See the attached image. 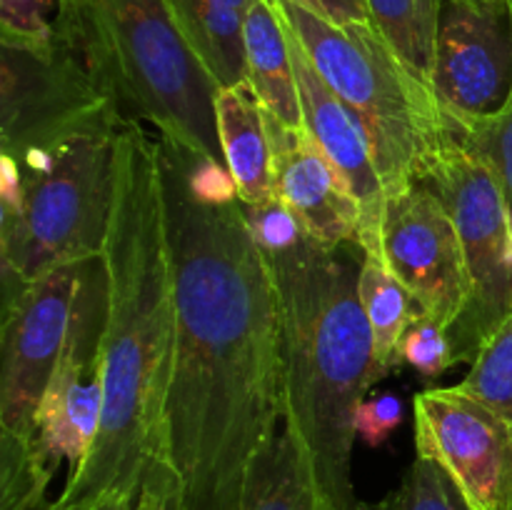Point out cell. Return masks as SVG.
Segmentation results:
<instances>
[{"label": "cell", "mask_w": 512, "mask_h": 510, "mask_svg": "<svg viewBox=\"0 0 512 510\" xmlns=\"http://www.w3.org/2000/svg\"><path fill=\"white\" fill-rule=\"evenodd\" d=\"M155 148L175 300L168 460L180 510H238L285 415L278 293L243 200L198 198L183 145Z\"/></svg>", "instance_id": "6da1fadb"}, {"label": "cell", "mask_w": 512, "mask_h": 510, "mask_svg": "<svg viewBox=\"0 0 512 510\" xmlns=\"http://www.w3.org/2000/svg\"><path fill=\"white\" fill-rule=\"evenodd\" d=\"M103 265V418L85 463L68 475L60 510H85L105 498L135 505L150 488L178 490L168 460L175 300L158 148L133 118H125L118 133Z\"/></svg>", "instance_id": "7a4b0ae2"}, {"label": "cell", "mask_w": 512, "mask_h": 510, "mask_svg": "<svg viewBox=\"0 0 512 510\" xmlns=\"http://www.w3.org/2000/svg\"><path fill=\"white\" fill-rule=\"evenodd\" d=\"M263 255L278 293L285 415L330 505L363 510L353 490L355 410L388 375L358 293L365 250L305 233L293 248Z\"/></svg>", "instance_id": "3957f363"}, {"label": "cell", "mask_w": 512, "mask_h": 510, "mask_svg": "<svg viewBox=\"0 0 512 510\" xmlns=\"http://www.w3.org/2000/svg\"><path fill=\"white\" fill-rule=\"evenodd\" d=\"M55 40L118 103L123 118L225 163L215 118L218 83L165 0H55Z\"/></svg>", "instance_id": "277c9868"}, {"label": "cell", "mask_w": 512, "mask_h": 510, "mask_svg": "<svg viewBox=\"0 0 512 510\" xmlns=\"http://www.w3.org/2000/svg\"><path fill=\"white\" fill-rule=\"evenodd\" d=\"M123 120L120 108H108L45 148L10 155L23 200L15 213H0L3 293L58 265L103 258Z\"/></svg>", "instance_id": "5b68a950"}, {"label": "cell", "mask_w": 512, "mask_h": 510, "mask_svg": "<svg viewBox=\"0 0 512 510\" xmlns=\"http://www.w3.org/2000/svg\"><path fill=\"white\" fill-rule=\"evenodd\" d=\"M275 5L320 78L363 125L385 193L413 185L453 140L433 88L405 68L373 23L333 25L290 0Z\"/></svg>", "instance_id": "8992f818"}, {"label": "cell", "mask_w": 512, "mask_h": 510, "mask_svg": "<svg viewBox=\"0 0 512 510\" xmlns=\"http://www.w3.org/2000/svg\"><path fill=\"white\" fill-rule=\"evenodd\" d=\"M418 183L428 185L453 215L463 240L473 295L448 330L453 365L473 363L483 345L512 313V235L510 210L490 165L450 140L433 155Z\"/></svg>", "instance_id": "52a82bcc"}, {"label": "cell", "mask_w": 512, "mask_h": 510, "mask_svg": "<svg viewBox=\"0 0 512 510\" xmlns=\"http://www.w3.org/2000/svg\"><path fill=\"white\" fill-rule=\"evenodd\" d=\"M105 265L85 260L70 315L68 338L45 388L33 425V445L50 470L68 463L73 475L88 458L103 418Z\"/></svg>", "instance_id": "ba28073f"}, {"label": "cell", "mask_w": 512, "mask_h": 510, "mask_svg": "<svg viewBox=\"0 0 512 510\" xmlns=\"http://www.w3.org/2000/svg\"><path fill=\"white\" fill-rule=\"evenodd\" d=\"M83 263L58 265L33 283L3 293V325H0V430L3 433L33 440L35 413L68 338Z\"/></svg>", "instance_id": "9c48e42d"}, {"label": "cell", "mask_w": 512, "mask_h": 510, "mask_svg": "<svg viewBox=\"0 0 512 510\" xmlns=\"http://www.w3.org/2000/svg\"><path fill=\"white\" fill-rule=\"evenodd\" d=\"M430 88L448 128L493 118L512 98V0H440Z\"/></svg>", "instance_id": "30bf717a"}, {"label": "cell", "mask_w": 512, "mask_h": 510, "mask_svg": "<svg viewBox=\"0 0 512 510\" xmlns=\"http://www.w3.org/2000/svg\"><path fill=\"white\" fill-rule=\"evenodd\" d=\"M418 455L435 460L475 510H512V420L453 388L415 395Z\"/></svg>", "instance_id": "8fae6325"}, {"label": "cell", "mask_w": 512, "mask_h": 510, "mask_svg": "<svg viewBox=\"0 0 512 510\" xmlns=\"http://www.w3.org/2000/svg\"><path fill=\"white\" fill-rule=\"evenodd\" d=\"M108 108H118V103L58 40L48 55L0 45L3 155L45 148Z\"/></svg>", "instance_id": "7c38bea8"}, {"label": "cell", "mask_w": 512, "mask_h": 510, "mask_svg": "<svg viewBox=\"0 0 512 510\" xmlns=\"http://www.w3.org/2000/svg\"><path fill=\"white\" fill-rule=\"evenodd\" d=\"M383 260L413 295L415 305L443 328H453L468 308L473 283L463 240L453 215L428 185L415 180L400 193L388 195Z\"/></svg>", "instance_id": "4fadbf2b"}, {"label": "cell", "mask_w": 512, "mask_h": 510, "mask_svg": "<svg viewBox=\"0 0 512 510\" xmlns=\"http://www.w3.org/2000/svg\"><path fill=\"white\" fill-rule=\"evenodd\" d=\"M288 40L305 128L318 140L325 155L338 165V170L353 190L355 200H358L363 250L383 258V215L388 193H385V185L380 180L368 135H365L358 118L350 113L348 105L320 78V73L310 63L308 53L290 28Z\"/></svg>", "instance_id": "5bb4252c"}, {"label": "cell", "mask_w": 512, "mask_h": 510, "mask_svg": "<svg viewBox=\"0 0 512 510\" xmlns=\"http://www.w3.org/2000/svg\"><path fill=\"white\" fill-rule=\"evenodd\" d=\"M275 198L325 245L360 243V205L338 165L308 128H285L265 113Z\"/></svg>", "instance_id": "9a60e30c"}, {"label": "cell", "mask_w": 512, "mask_h": 510, "mask_svg": "<svg viewBox=\"0 0 512 510\" xmlns=\"http://www.w3.org/2000/svg\"><path fill=\"white\" fill-rule=\"evenodd\" d=\"M238 510H335L288 415L250 463Z\"/></svg>", "instance_id": "2e32d148"}, {"label": "cell", "mask_w": 512, "mask_h": 510, "mask_svg": "<svg viewBox=\"0 0 512 510\" xmlns=\"http://www.w3.org/2000/svg\"><path fill=\"white\" fill-rule=\"evenodd\" d=\"M215 118L225 165L245 205H263L275 198L270 138L265 110L250 83L220 88L215 95Z\"/></svg>", "instance_id": "e0dca14e"}, {"label": "cell", "mask_w": 512, "mask_h": 510, "mask_svg": "<svg viewBox=\"0 0 512 510\" xmlns=\"http://www.w3.org/2000/svg\"><path fill=\"white\" fill-rule=\"evenodd\" d=\"M245 63L265 113L285 128H305L288 28L275 0H253L245 15Z\"/></svg>", "instance_id": "ac0fdd59"}, {"label": "cell", "mask_w": 512, "mask_h": 510, "mask_svg": "<svg viewBox=\"0 0 512 510\" xmlns=\"http://www.w3.org/2000/svg\"><path fill=\"white\" fill-rule=\"evenodd\" d=\"M218 88L248 83L245 63V15L253 0H165Z\"/></svg>", "instance_id": "d6986e66"}, {"label": "cell", "mask_w": 512, "mask_h": 510, "mask_svg": "<svg viewBox=\"0 0 512 510\" xmlns=\"http://www.w3.org/2000/svg\"><path fill=\"white\" fill-rule=\"evenodd\" d=\"M358 293L370 328H373L375 358H378L380 368L390 373L403 360L400 358V340L420 308L415 305L408 288L390 273L385 260L370 253H365L363 258Z\"/></svg>", "instance_id": "ffe728a7"}, {"label": "cell", "mask_w": 512, "mask_h": 510, "mask_svg": "<svg viewBox=\"0 0 512 510\" xmlns=\"http://www.w3.org/2000/svg\"><path fill=\"white\" fill-rule=\"evenodd\" d=\"M370 18L405 68L430 85L440 0H368Z\"/></svg>", "instance_id": "44dd1931"}, {"label": "cell", "mask_w": 512, "mask_h": 510, "mask_svg": "<svg viewBox=\"0 0 512 510\" xmlns=\"http://www.w3.org/2000/svg\"><path fill=\"white\" fill-rule=\"evenodd\" d=\"M53 475L33 440L0 430V510H60L48 495Z\"/></svg>", "instance_id": "7402d4cb"}, {"label": "cell", "mask_w": 512, "mask_h": 510, "mask_svg": "<svg viewBox=\"0 0 512 510\" xmlns=\"http://www.w3.org/2000/svg\"><path fill=\"white\" fill-rule=\"evenodd\" d=\"M363 510H475L435 460L418 455L398 490Z\"/></svg>", "instance_id": "603a6c76"}, {"label": "cell", "mask_w": 512, "mask_h": 510, "mask_svg": "<svg viewBox=\"0 0 512 510\" xmlns=\"http://www.w3.org/2000/svg\"><path fill=\"white\" fill-rule=\"evenodd\" d=\"M453 140L478 153L498 178L512 215V98L493 118L450 130Z\"/></svg>", "instance_id": "cb8c5ba5"}, {"label": "cell", "mask_w": 512, "mask_h": 510, "mask_svg": "<svg viewBox=\"0 0 512 510\" xmlns=\"http://www.w3.org/2000/svg\"><path fill=\"white\" fill-rule=\"evenodd\" d=\"M0 45L53 53L55 0H0Z\"/></svg>", "instance_id": "d4e9b609"}, {"label": "cell", "mask_w": 512, "mask_h": 510, "mask_svg": "<svg viewBox=\"0 0 512 510\" xmlns=\"http://www.w3.org/2000/svg\"><path fill=\"white\" fill-rule=\"evenodd\" d=\"M400 358L413 365L425 380L440 378L453 365L448 328L418 310L400 340Z\"/></svg>", "instance_id": "484cf974"}, {"label": "cell", "mask_w": 512, "mask_h": 510, "mask_svg": "<svg viewBox=\"0 0 512 510\" xmlns=\"http://www.w3.org/2000/svg\"><path fill=\"white\" fill-rule=\"evenodd\" d=\"M243 213L245 220H248L250 233H253L255 243L263 253H278V250L293 248L308 233L298 220V215L280 198H273L270 203L263 205L243 203Z\"/></svg>", "instance_id": "4316f807"}, {"label": "cell", "mask_w": 512, "mask_h": 510, "mask_svg": "<svg viewBox=\"0 0 512 510\" xmlns=\"http://www.w3.org/2000/svg\"><path fill=\"white\" fill-rule=\"evenodd\" d=\"M400 423H403V403L393 393L365 398L355 410V435L370 448H380Z\"/></svg>", "instance_id": "83f0119b"}, {"label": "cell", "mask_w": 512, "mask_h": 510, "mask_svg": "<svg viewBox=\"0 0 512 510\" xmlns=\"http://www.w3.org/2000/svg\"><path fill=\"white\" fill-rule=\"evenodd\" d=\"M290 3L300 5L308 13L318 15V18L328 20L333 25L373 23L368 0H290Z\"/></svg>", "instance_id": "f1b7e54d"}, {"label": "cell", "mask_w": 512, "mask_h": 510, "mask_svg": "<svg viewBox=\"0 0 512 510\" xmlns=\"http://www.w3.org/2000/svg\"><path fill=\"white\" fill-rule=\"evenodd\" d=\"M85 510H133V503L125 498H105V500H98V503L90 505V508Z\"/></svg>", "instance_id": "f546056e"}, {"label": "cell", "mask_w": 512, "mask_h": 510, "mask_svg": "<svg viewBox=\"0 0 512 510\" xmlns=\"http://www.w3.org/2000/svg\"><path fill=\"white\" fill-rule=\"evenodd\" d=\"M510 235H512V215H510Z\"/></svg>", "instance_id": "4dcf8cb0"}, {"label": "cell", "mask_w": 512, "mask_h": 510, "mask_svg": "<svg viewBox=\"0 0 512 510\" xmlns=\"http://www.w3.org/2000/svg\"><path fill=\"white\" fill-rule=\"evenodd\" d=\"M475 3H488V0H475Z\"/></svg>", "instance_id": "1f68e13d"}]
</instances>
